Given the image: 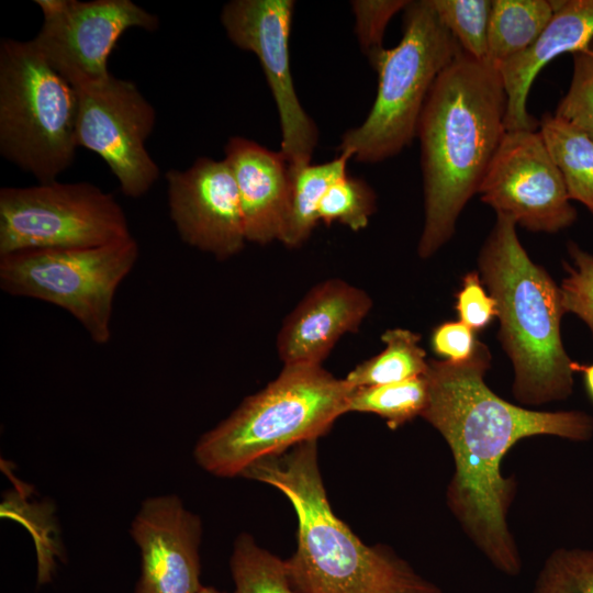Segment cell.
Returning <instances> with one entry per match:
<instances>
[{
    "mask_svg": "<svg viewBox=\"0 0 593 593\" xmlns=\"http://www.w3.org/2000/svg\"><path fill=\"white\" fill-rule=\"evenodd\" d=\"M491 359L486 345L478 342L463 361L428 360V400L421 416L452 454L455 472L446 493L450 511L488 560L515 577L522 559L507 515L516 483L502 475V460L517 441L536 435L589 440L593 417L582 411H533L503 400L484 381Z\"/></svg>",
    "mask_w": 593,
    "mask_h": 593,
    "instance_id": "1",
    "label": "cell"
},
{
    "mask_svg": "<svg viewBox=\"0 0 593 593\" xmlns=\"http://www.w3.org/2000/svg\"><path fill=\"white\" fill-rule=\"evenodd\" d=\"M505 115L496 67L461 49L434 82L417 125L425 203L421 258L432 257L455 234L506 133Z\"/></svg>",
    "mask_w": 593,
    "mask_h": 593,
    "instance_id": "2",
    "label": "cell"
},
{
    "mask_svg": "<svg viewBox=\"0 0 593 593\" xmlns=\"http://www.w3.org/2000/svg\"><path fill=\"white\" fill-rule=\"evenodd\" d=\"M242 477L269 484L292 504L298 545L286 561L296 593H443L406 561L367 546L333 512L317 461V440L260 460Z\"/></svg>",
    "mask_w": 593,
    "mask_h": 593,
    "instance_id": "3",
    "label": "cell"
},
{
    "mask_svg": "<svg viewBox=\"0 0 593 593\" xmlns=\"http://www.w3.org/2000/svg\"><path fill=\"white\" fill-rule=\"evenodd\" d=\"M478 265L496 302L499 340L514 368V398L526 405L567 399L574 371L561 338V318L567 313L561 290L529 258L512 219L496 214Z\"/></svg>",
    "mask_w": 593,
    "mask_h": 593,
    "instance_id": "4",
    "label": "cell"
},
{
    "mask_svg": "<svg viewBox=\"0 0 593 593\" xmlns=\"http://www.w3.org/2000/svg\"><path fill=\"white\" fill-rule=\"evenodd\" d=\"M354 389L322 366L283 365L273 381L199 438L197 463L216 477H242L256 462L327 433L348 412Z\"/></svg>",
    "mask_w": 593,
    "mask_h": 593,
    "instance_id": "5",
    "label": "cell"
},
{
    "mask_svg": "<svg viewBox=\"0 0 593 593\" xmlns=\"http://www.w3.org/2000/svg\"><path fill=\"white\" fill-rule=\"evenodd\" d=\"M402 31L399 44L371 63L378 74L376 100L338 146L360 163L391 158L413 142L434 82L461 51L429 0L409 2Z\"/></svg>",
    "mask_w": 593,
    "mask_h": 593,
    "instance_id": "6",
    "label": "cell"
},
{
    "mask_svg": "<svg viewBox=\"0 0 593 593\" xmlns=\"http://www.w3.org/2000/svg\"><path fill=\"white\" fill-rule=\"evenodd\" d=\"M76 89L33 41H0V153L40 183L55 181L78 148Z\"/></svg>",
    "mask_w": 593,
    "mask_h": 593,
    "instance_id": "7",
    "label": "cell"
},
{
    "mask_svg": "<svg viewBox=\"0 0 593 593\" xmlns=\"http://www.w3.org/2000/svg\"><path fill=\"white\" fill-rule=\"evenodd\" d=\"M138 255L134 237L89 248L20 250L0 256V288L64 309L93 343L105 345L115 292Z\"/></svg>",
    "mask_w": 593,
    "mask_h": 593,
    "instance_id": "8",
    "label": "cell"
},
{
    "mask_svg": "<svg viewBox=\"0 0 593 593\" xmlns=\"http://www.w3.org/2000/svg\"><path fill=\"white\" fill-rule=\"evenodd\" d=\"M133 237L114 197L90 182L0 189V256L27 249L89 248Z\"/></svg>",
    "mask_w": 593,
    "mask_h": 593,
    "instance_id": "9",
    "label": "cell"
},
{
    "mask_svg": "<svg viewBox=\"0 0 593 593\" xmlns=\"http://www.w3.org/2000/svg\"><path fill=\"white\" fill-rule=\"evenodd\" d=\"M78 97L77 145L97 154L130 198L148 192L159 168L146 149L156 112L137 86L112 74L75 88Z\"/></svg>",
    "mask_w": 593,
    "mask_h": 593,
    "instance_id": "10",
    "label": "cell"
},
{
    "mask_svg": "<svg viewBox=\"0 0 593 593\" xmlns=\"http://www.w3.org/2000/svg\"><path fill=\"white\" fill-rule=\"evenodd\" d=\"M43 23L32 40L74 88L108 78V59L131 27L154 32L159 19L131 0H35Z\"/></svg>",
    "mask_w": 593,
    "mask_h": 593,
    "instance_id": "11",
    "label": "cell"
},
{
    "mask_svg": "<svg viewBox=\"0 0 593 593\" xmlns=\"http://www.w3.org/2000/svg\"><path fill=\"white\" fill-rule=\"evenodd\" d=\"M496 214L530 232L570 227L577 211L539 131L506 132L478 192Z\"/></svg>",
    "mask_w": 593,
    "mask_h": 593,
    "instance_id": "12",
    "label": "cell"
},
{
    "mask_svg": "<svg viewBox=\"0 0 593 593\" xmlns=\"http://www.w3.org/2000/svg\"><path fill=\"white\" fill-rule=\"evenodd\" d=\"M292 0H233L224 4L221 23L237 47L254 53L277 104L281 153L289 166L311 164L317 128L302 108L290 70L289 37Z\"/></svg>",
    "mask_w": 593,
    "mask_h": 593,
    "instance_id": "13",
    "label": "cell"
},
{
    "mask_svg": "<svg viewBox=\"0 0 593 593\" xmlns=\"http://www.w3.org/2000/svg\"><path fill=\"white\" fill-rule=\"evenodd\" d=\"M168 206L181 239L219 260L245 246L240 202L228 163L198 158L188 169L166 172Z\"/></svg>",
    "mask_w": 593,
    "mask_h": 593,
    "instance_id": "14",
    "label": "cell"
},
{
    "mask_svg": "<svg viewBox=\"0 0 593 593\" xmlns=\"http://www.w3.org/2000/svg\"><path fill=\"white\" fill-rule=\"evenodd\" d=\"M131 535L141 552L134 593H198L202 589L201 521L178 496L144 500Z\"/></svg>",
    "mask_w": 593,
    "mask_h": 593,
    "instance_id": "15",
    "label": "cell"
},
{
    "mask_svg": "<svg viewBox=\"0 0 593 593\" xmlns=\"http://www.w3.org/2000/svg\"><path fill=\"white\" fill-rule=\"evenodd\" d=\"M372 307L366 291L338 278L314 286L286 317L277 336L283 365L322 366L335 344L357 332Z\"/></svg>",
    "mask_w": 593,
    "mask_h": 593,
    "instance_id": "16",
    "label": "cell"
},
{
    "mask_svg": "<svg viewBox=\"0 0 593 593\" xmlns=\"http://www.w3.org/2000/svg\"><path fill=\"white\" fill-rule=\"evenodd\" d=\"M224 150L237 186L246 240L280 242L290 191L286 157L242 136L231 137Z\"/></svg>",
    "mask_w": 593,
    "mask_h": 593,
    "instance_id": "17",
    "label": "cell"
},
{
    "mask_svg": "<svg viewBox=\"0 0 593 593\" xmlns=\"http://www.w3.org/2000/svg\"><path fill=\"white\" fill-rule=\"evenodd\" d=\"M553 15L535 43L496 66L506 93V132L537 131L539 121L526 107L533 81L549 61L579 52L593 40V0H553Z\"/></svg>",
    "mask_w": 593,
    "mask_h": 593,
    "instance_id": "18",
    "label": "cell"
},
{
    "mask_svg": "<svg viewBox=\"0 0 593 593\" xmlns=\"http://www.w3.org/2000/svg\"><path fill=\"white\" fill-rule=\"evenodd\" d=\"M555 12L553 0H492L488 61L495 67L528 49Z\"/></svg>",
    "mask_w": 593,
    "mask_h": 593,
    "instance_id": "19",
    "label": "cell"
},
{
    "mask_svg": "<svg viewBox=\"0 0 593 593\" xmlns=\"http://www.w3.org/2000/svg\"><path fill=\"white\" fill-rule=\"evenodd\" d=\"M347 153L324 164L289 166L290 191L287 220L280 242L287 247L301 246L317 225L318 205L327 189L347 175Z\"/></svg>",
    "mask_w": 593,
    "mask_h": 593,
    "instance_id": "20",
    "label": "cell"
},
{
    "mask_svg": "<svg viewBox=\"0 0 593 593\" xmlns=\"http://www.w3.org/2000/svg\"><path fill=\"white\" fill-rule=\"evenodd\" d=\"M539 132L562 175L570 200L582 203L593 216V139L549 112L539 120Z\"/></svg>",
    "mask_w": 593,
    "mask_h": 593,
    "instance_id": "21",
    "label": "cell"
},
{
    "mask_svg": "<svg viewBox=\"0 0 593 593\" xmlns=\"http://www.w3.org/2000/svg\"><path fill=\"white\" fill-rule=\"evenodd\" d=\"M381 339L384 348L357 365L345 378L354 388L396 383L426 374L428 360L419 346L421 336L410 329H387Z\"/></svg>",
    "mask_w": 593,
    "mask_h": 593,
    "instance_id": "22",
    "label": "cell"
},
{
    "mask_svg": "<svg viewBox=\"0 0 593 593\" xmlns=\"http://www.w3.org/2000/svg\"><path fill=\"white\" fill-rule=\"evenodd\" d=\"M428 400L426 376L405 381L355 388L348 412L372 413L385 419L391 429L421 416Z\"/></svg>",
    "mask_w": 593,
    "mask_h": 593,
    "instance_id": "23",
    "label": "cell"
},
{
    "mask_svg": "<svg viewBox=\"0 0 593 593\" xmlns=\"http://www.w3.org/2000/svg\"><path fill=\"white\" fill-rule=\"evenodd\" d=\"M230 564L233 593H296L286 561L259 547L248 534L235 540Z\"/></svg>",
    "mask_w": 593,
    "mask_h": 593,
    "instance_id": "24",
    "label": "cell"
},
{
    "mask_svg": "<svg viewBox=\"0 0 593 593\" xmlns=\"http://www.w3.org/2000/svg\"><path fill=\"white\" fill-rule=\"evenodd\" d=\"M438 18L469 56L488 61L492 0H429Z\"/></svg>",
    "mask_w": 593,
    "mask_h": 593,
    "instance_id": "25",
    "label": "cell"
},
{
    "mask_svg": "<svg viewBox=\"0 0 593 593\" xmlns=\"http://www.w3.org/2000/svg\"><path fill=\"white\" fill-rule=\"evenodd\" d=\"M376 211V194L362 179L348 175L335 181L323 195L317 214L326 225L338 222L351 231L365 228Z\"/></svg>",
    "mask_w": 593,
    "mask_h": 593,
    "instance_id": "26",
    "label": "cell"
},
{
    "mask_svg": "<svg viewBox=\"0 0 593 593\" xmlns=\"http://www.w3.org/2000/svg\"><path fill=\"white\" fill-rule=\"evenodd\" d=\"M533 593H593V549L552 551L536 578Z\"/></svg>",
    "mask_w": 593,
    "mask_h": 593,
    "instance_id": "27",
    "label": "cell"
},
{
    "mask_svg": "<svg viewBox=\"0 0 593 593\" xmlns=\"http://www.w3.org/2000/svg\"><path fill=\"white\" fill-rule=\"evenodd\" d=\"M572 57L570 85L553 114L593 139V40L586 47L573 53Z\"/></svg>",
    "mask_w": 593,
    "mask_h": 593,
    "instance_id": "28",
    "label": "cell"
},
{
    "mask_svg": "<svg viewBox=\"0 0 593 593\" xmlns=\"http://www.w3.org/2000/svg\"><path fill=\"white\" fill-rule=\"evenodd\" d=\"M572 264L564 262L567 277L560 290L566 312L580 317L593 334V255L572 240L567 245Z\"/></svg>",
    "mask_w": 593,
    "mask_h": 593,
    "instance_id": "29",
    "label": "cell"
},
{
    "mask_svg": "<svg viewBox=\"0 0 593 593\" xmlns=\"http://www.w3.org/2000/svg\"><path fill=\"white\" fill-rule=\"evenodd\" d=\"M407 0H357L353 1L355 32L361 49L370 64L384 49L382 42L389 21L404 10Z\"/></svg>",
    "mask_w": 593,
    "mask_h": 593,
    "instance_id": "30",
    "label": "cell"
},
{
    "mask_svg": "<svg viewBox=\"0 0 593 593\" xmlns=\"http://www.w3.org/2000/svg\"><path fill=\"white\" fill-rule=\"evenodd\" d=\"M455 309L459 321L473 331L484 328L496 317V302L485 292L478 271H470L463 277Z\"/></svg>",
    "mask_w": 593,
    "mask_h": 593,
    "instance_id": "31",
    "label": "cell"
},
{
    "mask_svg": "<svg viewBox=\"0 0 593 593\" xmlns=\"http://www.w3.org/2000/svg\"><path fill=\"white\" fill-rule=\"evenodd\" d=\"M474 331L460 321L441 323L432 334V348L445 360L458 362L472 356L478 345Z\"/></svg>",
    "mask_w": 593,
    "mask_h": 593,
    "instance_id": "32",
    "label": "cell"
},
{
    "mask_svg": "<svg viewBox=\"0 0 593 593\" xmlns=\"http://www.w3.org/2000/svg\"><path fill=\"white\" fill-rule=\"evenodd\" d=\"M573 371H582L584 378V384L590 398L593 400V363L580 365L573 361Z\"/></svg>",
    "mask_w": 593,
    "mask_h": 593,
    "instance_id": "33",
    "label": "cell"
},
{
    "mask_svg": "<svg viewBox=\"0 0 593 593\" xmlns=\"http://www.w3.org/2000/svg\"><path fill=\"white\" fill-rule=\"evenodd\" d=\"M198 593H223L213 586H202Z\"/></svg>",
    "mask_w": 593,
    "mask_h": 593,
    "instance_id": "34",
    "label": "cell"
}]
</instances>
